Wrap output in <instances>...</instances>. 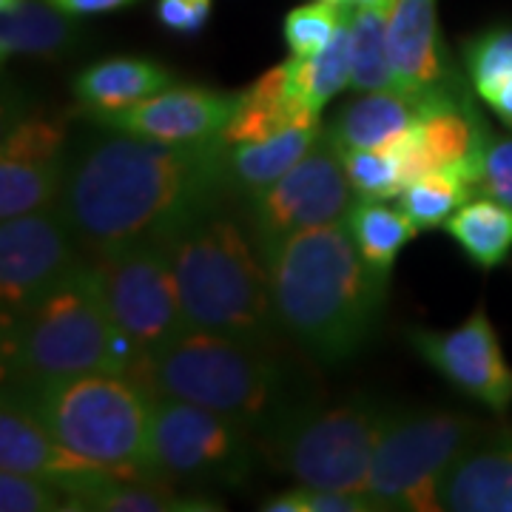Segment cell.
I'll list each match as a JSON object with an SVG mask.
<instances>
[{
  "label": "cell",
  "instance_id": "6da1fadb",
  "mask_svg": "<svg viewBox=\"0 0 512 512\" xmlns=\"http://www.w3.org/2000/svg\"><path fill=\"white\" fill-rule=\"evenodd\" d=\"M231 197L225 146L157 143L100 126L69 151L57 208L89 256L171 242Z\"/></svg>",
  "mask_w": 512,
  "mask_h": 512
},
{
  "label": "cell",
  "instance_id": "7a4b0ae2",
  "mask_svg": "<svg viewBox=\"0 0 512 512\" xmlns=\"http://www.w3.org/2000/svg\"><path fill=\"white\" fill-rule=\"evenodd\" d=\"M265 262L279 328L299 348L339 365L373 339L390 276L367 265L345 222L299 231Z\"/></svg>",
  "mask_w": 512,
  "mask_h": 512
},
{
  "label": "cell",
  "instance_id": "3957f363",
  "mask_svg": "<svg viewBox=\"0 0 512 512\" xmlns=\"http://www.w3.org/2000/svg\"><path fill=\"white\" fill-rule=\"evenodd\" d=\"M143 356L111 319L94 256L83 254L49 291L3 325L6 384H40L80 373L137 379Z\"/></svg>",
  "mask_w": 512,
  "mask_h": 512
},
{
  "label": "cell",
  "instance_id": "277c9868",
  "mask_svg": "<svg viewBox=\"0 0 512 512\" xmlns=\"http://www.w3.org/2000/svg\"><path fill=\"white\" fill-rule=\"evenodd\" d=\"M188 328L271 345L279 328L268 262L248 222L214 208L165 242Z\"/></svg>",
  "mask_w": 512,
  "mask_h": 512
},
{
  "label": "cell",
  "instance_id": "5b68a950",
  "mask_svg": "<svg viewBox=\"0 0 512 512\" xmlns=\"http://www.w3.org/2000/svg\"><path fill=\"white\" fill-rule=\"evenodd\" d=\"M137 382L148 396L200 404L242 421L256 436L299 402L288 370L271 345L188 328L163 350L151 353Z\"/></svg>",
  "mask_w": 512,
  "mask_h": 512
},
{
  "label": "cell",
  "instance_id": "8992f818",
  "mask_svg": "<svg viewBox=\"0 0 512 512\" xmlns=\"http://www.w3.org/2000/svg\"><path fill=\"white\" fill-rule=\"evenodd\" d=\"M57 444L106 467L148 470L151 396L143 384L120 373H80L40 384H6Z\"/></svg>",
  "mask_w": 512,
  "mask_h": 512
},
{
  "label": "cell",
  "instance_id": "52a82bcc",
  "mask_svg": "<svg viewBox=\"0 0 512 512\" xmlns=\"http://www.w3.org/2000/svg\"><path fill=\"white\" fill-rule=\"evenodd\" d=\"M387 413L367 399L330 407L296 402L256 436L259 456L302 487L367 495Z\"/></svg>",
  "mask_w": 512,
  "mask_h": 512
},
{
  "label": "cell",
  "instance_id": "ba28073f",
  "mask_svg": "<svg viewBox=\"0 0 512 512\" xmlns=\"http://www.w3.org/2000/svg\"><path fill=\"white\" fill-rule=\"evenodd\" d=\"M484 427L453 410H390L376 444L367 495L376 510L439 512V484Z\"/></svg>",
  "mask_w": 512,
  "mask_h": 512
},
{
  "label": "cell",
  "instance_id": "9c48e42d",
  "mask_svg": "<svg viewBox=\"0 0 512 512\" xmlns=\"http://www.w3.org/2000/svg\"><path fill=\"white\" fill-rule=\"evenodd\" d=\"M259 456L256 433L225 413L200 404L151 396L148 467L171 484L239 487Z\"/></svg>",
  "mask_w": 512,
  "mask_h": 512
},
{
  "label": "cell",
  "instance_id": "30bf717a",
  "mask_svg": "<svg viewBox=\"0 0 512 512\" xmlns=\"http://www.w3.org/2000/svg\"><path fill=\"white\" fill-rule=\"evenodd\" d=\"M94 262L103 279L111 319L143 362L188 330L177 276L163 242L126 245L94 256Z\"/></svg>",
  "mask_w": 512,
  "mask_h": 512
},
{
  "label": "cell",
  "instance_id": "8fae6325",
  "mask_svg": "<svg viewBox=\"0 0 512 512\" xmlns=\"http://www.w3.org/2000/svg\"><path fill=\"white\" fill-rule=\"evenodd\" d=\"M356 191L342 163V151L322 128L316 146L285 177L245 200V222L256 248L268 256L279 242L299 231L345 222Z\"/></svg>",
  "mask_w": 512,
  "mask_h": 512
},
{
  "label": "cell",
  "instance_id": "7c38bea8",
  "mask_svg": "<svg viewBox=\"0 0 512 512\" xmlns=\"http://www.w3.org/2000/svg\"><path fill=\"white\" fill-rule=\"evenodd\" d=\"M86 251L60 208L9 217L0 225V316L3 325L29 311Z\"/></svg>",
  "mask_w": 512,
  "mask_h": 512
},
{
  "label": "cell",
  "instance_id": "4fadbf2b",
  "mask_svg": "<svg viewBox=\"0 0 512 512\" xmlns=\"http://www.w3.org/2000/svg\"><path fill=\"white\" fill-rule=\"evenodd\" d=\"M72 114L32 111L3 134L0 148V217L55 208L69 160Z\"/></svg>",
  "mask_w": 512,
  "mask_h": 512
},
{
  "label": "cell",
  "instance_id": "5bb4252c",
  "mask_svg": "<svg viewBox=\"0 0 512 512\" xmlns=\"http://www.w3.org/2000/svg\"><path fill=\"white\" fill-rule=\"evenodd\" d=\"M410 345L458 393L495 413H504L512 404V370L481 305L458 328L410 330Z\"/></svg>",
  "mask_w": 512,
  "mask_h": 512
},
{
  "label": "cell",
  "instance_id": "9a60e30c",
  "mask_svg": "<svg viewBox=\"0 0 512 512\" xmlns=\"http://www.w3.org/2000/svg\"><path fill=\"white\" fill-rule=\"evenodd\" d=\"M239 109V92H217L205 86H168L134 106L109 114H92L97 126L137 134L157 143H208L217 140Z\"/></svg>",
  "mask_w": 512,
  "mask_h": 512
},
{
  "label": "cell",
  "instance_id": "2e32d148",
  "mask_svg": "<svg viewBox=\"0 0 512 512\" xmlns=\"http://www.w3.org/2000/svg\"><path fill=\"white\" fill-rule=\"evenodd\" d=\"M387 43L402 89L421 97L467 92L441 49L436 0H393L387 12Z\"/></svg>",
  "mask_w": 512,
  "mask_h": 512
},
{
  "label": "cell",
  "instance_id": "e0dca14e",
  "mask_svg": "<svg viewBox=\"0 0 512 512\" xmlns=\"http://www.w3.org/2000/svg\"><path fill=\"white\" fill-rule=\"evenodd\" d=\"M444 97H453V94H444ZM436 100L441 97H421L402 86L365 92L336 111V117L330 120L325 131L342 151L387 148L396 140H402Z\"/></svg>",
  "mask_w": 512,
  "mask_h": 512
},
{
  "label": "cell",
  "instance_id": "ac0fdd59",
  "mask_svg": "<svg viewBox=\"0 0 512 512\" xmlns=\"http://www.w3.org/2000/svg\"><path fill=\"white\" fill-rule=\"evenodd\" d=\"M441 510L512 512V436L478 439L439 484Z\"/></svg>",
  "mask_w": 512,
  "mask_h": 512
},
{
  "label": "cell",
  "instance_id": "d6986e66",
  "mask_svg": "<svg viewBox=\"0 0 512 512\" xmlns=\"http://www.w3.org/2000/svg\"><path fill=\"white\" fill-rule=\"evenodd\" d=\"M177 74L148 57H106L74 74L72 92L86 117L120 111L165 92Z\"/></svg>",
  "mask_w": 512,
  "mask_h": 512
},
{
  "label": "cell",
  "instance_id": "ffe728a7",
  "mask_svg": "<svg viewBox=\"0 0 512 512\" xmlns=\"http://www.w3.org/2000/svg\"><path fill=\"white\" fill-rule=\"evenodd\" d=\"M322 137L319 123H302L285 131H276L265 140L225 146V183L231 197H254L285 177Z\"/></svg>",
  "mask_w": 512,
  "mask_h": 512
},
{
  "label": "cell",
  "instance_id": "44dd1931",
  "mask_svg": "<svg viewBox=\"0 0 512 512\" xmlns=\"http://www.w3.org/2000/svg\"><path fill=\"white\" fill-rule=\"evenodd\" d=\"M77 15L60 9L52 0H20L3 9L0 18V52L9 57H40L57 60L72 52L80 40Z\"/></svg>",
  "mask_w": 512,
  "mask_h": 512
},
{
  "label": "cell",
  "instance_id": "7402d4cb",
  "mask_svg": "<svg viewBox=\"0 0 512 512\" xmlns=\"http://www.w3.org/2000/svg\"><path fill=\"white\" fill-rule=\"evenodd\" d=\"M285 63L291 100L302 111L319 117L336 94L350 89V3L342 26L322 52L311 57L291 55Z\"/></svg>",
  "mask_w": 512,
  "mask_h": 512
},
{
  "label": "cell",
  "instance_id": "603a6c76",
  "mask_svg": "<svg viewBox=\"0 0 512 512\" xmlns=\"http://www.w3.org/2000/svg\"><path fill=\"white\" fill-rule=\"evenodd\" d=\"M80 510L97 512H183L217 510L214 501L200 495H183L177 484L157 478L154 473H128L103 478L83 495Z\"/></svg>",
  "mask_w": 512,
  "mask_h": 512
},
{
  "label": "cell",
  "instance_id": "cb8c5ba5",
  "mask_svg": "<svg viewBox=\"0 0 512 512\" xmlns=\"http://www.w3.org/2000/svg\"><path fill=\"white\" fill-rule=\"evenodd\" d=\"M444 231L481 271H493L512 254V205L476 194L447 220Z\"/></svg>",
  "mask_w": 512,
  "mask_h": 512
},
{
  "label": "cell",
  "instance_id": "d4e9b609",
  "mask_svg": "<svg viewBox=\"0 0 512 512\" xmlns=\"http://www.w3.org/2000/svg\"><path fill=\"white\" fill-rule=\"evenodd\" d=\"M345 228L367 265L382 276L393 274L402 248L419 234L402 208H393L390 200L376 197H356L345 217Z\"/></svg>",
  "mask_w": 512,
  "mask_h": 512
},
{
  "label": "cell",
  "instance_id": "484cf974",
  "mask_svg": "<svg viewBox=\"0 0 512 512\" xmlns=\"http://www.w3.org/2000/svg\"><path fill=\"white\" fill-rule=\"evenodd\" d=\"M478 194V165H447L421 174L396 197L419 231L444 228L458 208Z\"/></svg>",
  "mask_w": 512,
  "mask_h": 512
},
{
  "label": "cell",
  "instance_id": "4316f807",
  "mask_svg": "<svg viewBox=\"0 0 512 512\" xmlns=\"http://www.w3.org/2000/svg\"><path fill=\"white\" fill-rule=\"evenodd\" d=\"M396 72L387 43V9L350 3V89L359 94L393 89Z\"/></svg>",
  "mask_w": 512,
  "mask_h": 512
},
{
  "label": "cell",
  "instance_id": "83f0119b",
  "mask_svg": "<svg viewBox=\"0 0 512 512\" xmlns=\"http://www.w3.org/2000/svg\"><path fill=\"white\" fill-rule=\"evenodd\" d=\"M342 163H345V174H348L356 197L396 200L402 194V165H399V157L393 154V148L342 151Z\"/></svg>",
  "mask_w": 512,
  "mask_h": 512
},
{
  "label": "cell",
  "instance_id": "f1b7e54d",
  "mask_svg": "<svg viewBox=\"0 0 512 512\" xmlns=\"http://www.w3.org/2000/svg\"><path fill=\"white\" fill-rule=\"evenodd\" d=\"M348 6H336V3H305L288 12V18L282 23V35L296 57H311L322 52L330 43V37L336 35V29L342 26Z\"/></svg>",
  "mask_w": 512,
  "mask_h": 512
},
{
  "label": "cell",
  "instance_id": "f546056e",
  "mask_svg": "<svg viewBox=\"0 0 512 512\" xmlns=\"http://www.w3.org/2000/svg\"><path fill=\"white\" fill-rule=\"evenodd\" d=\"M0 510L3 512H69V493L43 476L0 470Z\"/></svg>",
  "mask_w": 512,
  "mask_h": 512
},
{
  "label": "cell",
  "instance_id": "4dcf8cb0",
  "mask_svg": "<svg viewBox=\"0 0 512 512\" xmlns=\"http://www.w3.org/2000/svg\"><path fill=\"white\" fill-rule=\"evenodd\" d=\"M464 69L470 83L512 72V26H493L464 43Z\"/></svg>",
  "mask_w": 512,
  "mask_h": 512
},
{
  "label": "cell",
  "instance_id": "1f68e13d",
  "mask_svg": "<svg viewBox=\"0 0 512 512\" xmlns=\"http://www.w3.org/2000/svg\"><path fill=\"white\" fill-rule=\"evenodd\" d=\"M478 194L512 205V137L487 134V143L478 163Z\"/></svg>",
  "mask_w": 512,
  "mask_h": 512
},
{
  "label": "cell",
  "instance_id": "d6a6232c",
  "mask_svg": "<svg viewBox=\"0 0 512 512\" xmlns=\"http://www.w3.org/2000/svg\"><path fill=\"white\" fill-rule=\"evenodd\" d=\"M211 0H157V18L177 35H197L208 23Z\"/></svg>",
  "mask_w": 512,
  "mask_h": 512
},
{
  "label": "cell",
  "instance_id": "836d02e7",
  "mask_svg": "<svg viewBox=\"0 0 512 512\" xmlns=\"http://www.w3.org/2000/svg\"><path fill=\"white\" fill-rule=\"evenodd\" d=\"M476 94L493 109V114L512 131V72L493 74L473 83Z\"/></svg>",
  "mask_w": 512,
  "mask_h": 512
},
{
  "label": "cell",
  "instance_id": "e575fe53",
  "mask_svg": "<svg viewBox=\"0 0 512 512\" xmlns=\"http://www.w3.org/2000/svg\"><path fill=\"white\" fill-rule=\"evenodd\" d=\"M60 9L72 12L77 18H89V15H106V12H117L123 6H131L137 0H52Z\"/></svg>",
  "mask_w": 512,
  "mask_h": 512
},
{
  "label": "cell",
  "instance_id": "d590c367",
  "mask_svg": "<svg viewBox=\"0 0 512 512\" xmlns=\"http://www.w3.org/2000/svg\"><path fill=\"white\" fill-rule=\"evenodd\" d=\"M353 6H359V9H387L390 12V3L393 0H350Z\"/></svg>",
  "mask_w": 512,
  "mask_h": 512
},
{
  "label": "cell",
  "instance_id": "8d00e7d4",
  "mask_svg": "<svg viewBox=\"0 0 512 512\" xmlns=\"http://www.w3.org/2000/svg\"><path fill=\"white\" fill-rule=\"evenodd\" d=\"M15 3H20V0H0V9H12Z\"/></svg>",
  "mask_w": 512,
  "mask_h": 512
},
{
  "label": "cell",
  "instance_id": "74e56055",
  "mask_svg": "<svg viewBox=\"0 0 512 512\" xmlns=\"http://www.w3.org/2000/svg\"><path fill=\"white\" fill-rule=\"evenodd\" d=\"M325 3H336V6H348L350 0H325Z\"/></svg>",
  "mask_w": 512,
  "mask_h": 512
}]
</instances>
